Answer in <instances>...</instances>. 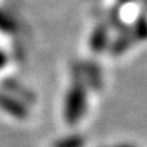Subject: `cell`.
I'll use <instances>...</instances> for the list:
<instances>
[{
  "label": "cell",
  "instance_id": "cell-2",
  "mask_svg": "<svg viewBox=\"0 0 147 147\" xmlns=\"http://www.w3.org/2000/svg\"><path fill=\"white\" fill-rule=\"evenodd\" d=\"M0 109H3L7 114L19 120H24L29 116L27 106L22 100L7 93H0Z\"/></svg>",
  "mask_w": 147,
  "mask_h": 147
},
{
  "label": "cell",
  "instance_id": "cell-4",
  "mask_svg": "<svg viewBox=\"0 0 147 147\" xmlns=\"http://www.w3.org/2000/svg\"><path fill=\"white\" fill-rule=\"evenodd\" d=\"M3 87L6 89V92H9L11 96H14L16 98H19V100H24L26 103H33V100H34V94L30 92V90H27L22 83H19L17 80H14V79H11V77H9V79H6L4 82H3Z\"/></svg>",
  "mask_w": 147,
  "mask_h": 147
},
{
  "label": "cell",
  "instance_id": "cell-11",
  "mask_svg": "<svg viewBox=\"0 0 147 147\" xmlns=\"http://www.w3.org/2000/svg\"><path fill=\"white\" fill-rule=\"evenodd\" d=\"M117 147H133V146H126V144H123V146H117Z\"/></svg>",
  "mask_w": 147,
  "mask_h": 147
},
{
  "label": "cell",
  "instance_id": "cell-8",
  "mask_svg": "<svg viewBox=\"0 0 147 147\" xmlns=\"http://www.w3.org/2000/svg\"><path fill=\"white\" fill-rule=\"evenodd\" d=\"M86 143L83 136L79 134H71V136H66L60 140H57L54 143V147H83Z\"/></svg>",
  "mask_w": 147,
  "mask_h": 147
},
{
  "label": "cell",
  "instance_id": "cell-9",
  "mask_svg": "<svg viewBox=\"0 0 147 147\" xmlns=\"http://www.w3.org/2000/svg\"><path fill=\"white\" fill-rule=\"evenodd\" d=\"M0 30L4 32L6 34H11L16 30V22L11 19L7 13L0 10Z\"/></svg>",
  "mask_w": 147,
  "mask_h": 147
},
{
  "label": "cell",
  "instance_id": "cell-1",
  "mask_svg": "<svg viewBox=\"0 0 147 147\" xmlns=\"http://www.w3.org/2000/svg\"><path fill=\"white\" fill-rule=\"evenodd\" d=\"M87 111V84L76 76L64 100V120L69 124L79 123Z\"/></svg>",
  "mask_w": 147,
  "mask_h": 147
},
{
  "label": "cell",
  "instance_id": "cell-7",
  "mask_svg": "<svg viewBox=\"0 0 147 147\" xmlns=\"http://www.w3.org/2000/svg\"><path fill=\"white\" fill-rule=\"evenodd\" d=\"M133 39L136 42H143V40H147V19L144 16H140L136 23L133 24L131 29H129Z\"/></svg>",
  "mask_w": 147,
  "mask_h": 147
},
{
  "label": "cell",
  "instance_id": "cell-6",
  "mask_svg": "<svg viewBox=\"0 0 147 147\" xmlns=\"http://www.w3.org/2000/svg\"><path fill=\"white\" fill-rule=\"evenodd\" d=\"M134 42H136V40L133 39L130 30H127L126 33H121V34L110 45V53L114 54V56H120V54H123L126 50L130 49Z\"/></svg>",
  "mask_w": 147,
  "mask_h": 147
},
{
  "label": "cell",
  "instance_id": "cell-5",
  "mask_svg": "<svg viewBox=\"0 0 147 147\" xmlns=\"http://www.w3.org/2000/svg\"><path fill=\"white\" fill-rule=\"evenodd\" d=\"M109 43V33H107V27L104 24H98L97 27L92 32L90 40H89V46L90 50L94 53H100L107 47Z\"/></svg>",
  "mask_w": 147,
  "mask_h": 147
},
{
  "label": "cell",
  "instance_id": "cell-10",
  "mask_svg": "<svg viewBox=\"0 0 147 147\" xmlns=\"http://www.w3.org/2000/svg\"><path fill=\"white\" fill-rule=\"evenodd\" d=\"M6 63H7V54L3 50H0V69H3L6 66Z\"/></svg>",
  "mask_w": 147,
  "mask_h": 147
},
{
  "label": "cell",
  "instance_id": "cell-3",
  "mask_svg": "<svg viewBox=\"0 0 147 147\" xmlns=\"http://www.w3.org/2000/svg\"><path fill=\"white\" fill-rule=\"evenodd\" d=\"M76 69L80 73L79 77L86 84H90L96 90H100L103 87V76L96 63H80V66Z\"/></svg>",
  "mask_w": 147,
  "mask_h": 147
}]
</instances>
